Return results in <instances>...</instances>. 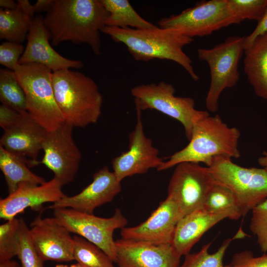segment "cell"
I'll use <instances>...</instances> for the list:
<instances>
[{"label":"cell","mask_w":267,"mask_h":267,"mask_svg":"<svg viewBox=\"0 0 267 267\" xmlns=\"http://www.w3.org/2000/svg\"><path fill=\"white\" fill-rule=\"evenodd\" d=\"M108 16L101 0H54L43 21L52 45L65 41L86 44L98 55L101 54L100 32Z\"/></svg>","instance_id":"1"},{"label":"cell","mask_w":267,"mask_h":267,"mask_svg":"<svg viewBox=\"0 0 267 267\" xmlns=\"http://www.w3.org/2000/svg\"><path fill=\"white\" fill-rule=\"evenodd\" d=\"M101 32L116 43H123L136 61L149 62L154 59L174 61L181 66L194 81L199 77L192 65V60L183 51L193 38L179 31L157 27L150 29L120 28L105 26Z\"/></svg>","instance_id":"2"},{"label":"cell","mask_w":267,"mask_h":267,"mask_svg":"<svg viewBox=\"0 0 267 267\" xmlns=\"http://www.w3.org/2000/svg\"><path fill=\"white\" fill-rule=\"evenodd\" d=\"M240 136L237 128L228 126L219 115L209 114L195 122L188 144L166 157L157 170L165 171L182 162L203 163L208 167L218 156L239 158Z\"/></svg>","instance_id":"3"},{"label":"cell","mask_w":267,"mask_h":267,"mask_svg":"<svg viewBox=\"0 0 267 267\" xmlns=\"http://www.w3.org/2000/svg\"><path fill=\"white\" fill-rule=\"evenodd\" d=\"M52 81L56 102L66 122L74 127L84 128L98 121L103 96L91 78L66 69L53 72Z\"/></svg>","instance_id":"4"},{"label":"cell","mask_w":267,"mask_h":267,"mask_svg":"<svg viewBox=\"0 0 267 267\" xmlns=\"http://www.w3.org/2000/svg\"><path fill=\"white\" fill-rule=\"evenodd\" d=\"M14 72L24 92L29 116L47 132L58 129L65 121L55 99L52 70L29 63L18 64Z\"/></svg>","instance_id":"5"},{"label":"cell","mask_w":267,"mask_h":267,"mask_svg":"<svg viewBox=\"0 0 267 267\" xmlns=\"http://www.w3.org/2000/svg\"><path fill=\"white\" fill-rule=\"evenodd\" d=\"M215 181L234 194L242 216L267 197V170L245 168L224 156L214 158L208 167Z\"/></svg>","instance_id":"6"},{"label":"cell","mask_w":267,"mask_h":267,"mask_svg":"<svg viewBox=\"0 0 267 267\" xmlns=\"http://www.w3.org/2000/svg\"><path fill=\"white\" fill-rule=\"evenodd\" d=\"M244 38L230 36L211 48L197 49L199 59L207 62L210 68L211 82L205 106L211 112L218 111L223 90L233 87L239 80L238 66L244 51Z\"/></svg>","instance_id":"7"},{"label":"cell","mask_w":267,"mask_h":267,"mask_svg":"<svg viewBox=\"0 0 267 267\" xmlns=\"http://www.w3.org/2000/svg\"><path fill=\"white\" fill-rule=\"evenodd\" d=\"M175 92L172 84L164 81L136 86L131 89L136 109L157 110L177 120L189 140L195 122L209 113L196 109L192 98L176 96Z\"/></svg>","instance_id":"8"},{"label":"cell","mask_w":267,"mask_h":267,"mask_svg":"<svg viewBox=\"0 0 267 267\" xmlns=\"http://www.w3.org/2000/svg\"><path fill=\"white\" fill-rule=\"evenodd\" d=\"M228 0H202L181 13L163 17L158 22L161 28L177 30L193 38L203 37L232 24H239Z\"/></svg>","instance_id":"9"},{"label":"cell","mask_w":267,"mask_h":267,"mask_svg":"<svg viewBox=\"0 0 267 267\" xmlns=\"http://www.w3.org/2000/svg\"><path fill=\"white\" fill-rule=\"evenodd\" d=\"M53 210L54 217L71 233L77 234L95 245L115 262L113 233L116 229L125 227L128 223L120 209H116L110 218L99 217L71 208Z\"/></svg>","instance_id":"10"},{"label":"cell","mask_w":267,"mask_h":267,"mask_svg":"<svg viewBox=\"0 0 267 267\" xmlns=\"http://www.w3.org/2000/svg\"><path fill=\"white\" fill-rule=\"evenodd\" d=\"M215 181L208 167L182 162L176 166L168 187V196L177 203L180 219L203 208L205 198Z\"/></svg>","instance_id":"11"},{"label":"cell","mask_w":267,"mask_h":267,"mask_svg":"<svg viewBox=\"0 0 267 267\" xmlns=\"http://www.w3.org/2000/svg\"><path fill=\"white\" fill-rule=\"evenodd\" d=\"M74 127L65 122L58 129L47 132L42 145L44 164L64 185L72 181L78 171L81 153L73 136Z\"/></svg>","instance_id":"12"},{"label":"cell","mask_w":267,"mask_h":267,"mask_svg":"<svg viewBox=\"0 0 267 267\" xmlns=\"http://www.w3.org/2000/svg\"><path fill=\"white\" fill-rule=\"evenodd\" d=\"M136 110V123L129 136V149L112 161L113 172L120 182L129 177L146 174L151 169L157 170L164 161L145 134L141 111Z\"/></svg>","instance_id":"13"},{"label":"cell","mask_w":267,"mask_h":267,"mask_svg":"<svg viewBox=\"0 0 267 267\" xmlns=\"http://www.w3.org/2000/svg\"><path fill=\"white\" fill-rule=\"evenodd\" d=\"M29 233L33 244L44 261L68 262L74 260L73 237L54 217L37 216L31 223Z\"/></svg>","instance_id":"14"},{"label":"cell","mask_w":267,"mask_h":267,"mask_svg":"<svg viewBox=\"0 0 267 267\" xmlns=\"http://www.w3.org/2000/svg\"><path fill=\"white\" fill-rule=\"evenodd\" d=\"M119 267H179L180 256L172 244H153L124 239L115 241Z\"/></svg>","instance_id":"15"},{"label":"cell","mask_w":267,"mask_h":267,"mask_svg":"<svg viewBox=\"0 0 267 267\" xmlns=\"http://www.w3.org/2000/svg\"><path fill=\"white\" fill-rule=\"evenodd\" d=\"M180 220L177 203L167 196L146 220L136 226L122 228L121 235L124 239L153 244H172Z\"/></svg>","instance_id":"16"},{"label":"cell","mask_w":267,"mask_h":267,"mask_svg":"<svg viewBox=\"0 0 267 267\" xmlns=\"http://www.w3.org/2000/svg\"><path fill=\"white\" fill-rule=\"evenodd\" d=\"M121 182L113 172L104 166L93 174L92 182L81 192L72 196L65 195L48 208H71L93 214L97 207L111 202L121 191Z\"/></svg>","instance_id":"17"},{"label":"cell","mask_w":267,"mask_h":267,"mask_svg":"<svg viewBox=\"0 0 267 267\" xmlns=\"http://www.w3.org/2000/svg\"><path fill=\"white\" fill-rule=\"evenodd\" d=\"M62 186L54 177L42 184H20L15 191L0 200V219L6 221L13 219L28 208L42 211L43 204L54 203L65 195L62 191Z\"/></svg>","instance_id":"18"},{"label":"cell","mask_w":267,"mask_h":267,"mask_svg":"<svg viewBox=\"0 0 267 267\" xmlns=\"http://www.w3.org/2000/svg\"><path fill=\"white\" fill-rule=\"evenodd\" d=\"M44 16L33 18L27 37V44L19 61V64L36 63L44 65L52 71L84 66L79 60L66 58L56 52L49 44L50 35L44 23Z\"/></svg>","instance_id":"19"},{"label":"cell","mask_w":267,"mask_h":267,"mask_svg":"<svg viewBox=\"0 0 267 267\" xmlns=\"http://www.w3.org/2000/svg\"><path fill=\"white\" fill-rule=\"evenodd\" d=\"M3 131L0 146L25 160L29 167L40 164L37 158L47 132L28 113L20 114L16 122Z\"/></svg>","instance_id":"20"},{"label":"cell","mask_w":267,"mask_h":267,"mask_svg":"<svg viewBox=\"0 0 267 267\" xmlns=\"http://www.w3.org/2000/svg\"><path fill=\"white\" fill-rule=\"evenodd\" d=\"M225 218L228 219L226 214L211 213L203 208L185 216L176 225L172 246L180 256H185L206 232Z\"/></svg>","instance_id":"21"},{"label":"cell","mask_w":267,"mask_h":267,"mask_svg":"<svg viewBox=\"0 0 267 267\" xmlns=\"http://www.w3.org/2000/svg\"><path fill=\"white\" fill-rule=\"evenodd\" d=\"M244 71L259 97L267 100V32L244 49Z\"/></svg>","instance_id":"22"},{"label":"cell","mask_w":267,"mask_h":267,"mask_svg":"<svg viewBox=\"0 0 267 267\" xmlns=\"http://www.w3.org/2000/svg\"><path fill=\"white\" fill-rule=\"evenodd\" d=\"M0 169L4 177L9 194L15 191L22 183L42 184L45 182L44 178L29 169L25 160L0 145Z\"/></svg>","instance_id":"23"},{"label":"cell","mask_w":267,"mask_h":267,"mask_svg":"<svg viewBox=\"0 0 267 267\" xmlns=\"http://www.w3.org/2000/svg\"><path fill=\"white\" fill-rule=\"evenodd\" d=\"M101 1L109 13L106 26L137 29H150L158 27L141 17L128 0Z\"/></svg>","instance_id":"24"},{"label":"cell","mask_w":267,"mask_h":267,"mask_svg":"<svg viewBox=\"0 0 267 267\" xmlns=\"http://www.w3.org/2000/svg\"><path fill=\"white\" fill-rule=\"evenodd\" d=\"M203 209L214 214H225L228 219L236 220L242 216L237 200L226 186L215 182L205 198Z\"/></svg>","instance_id":"25"},{"label":"cell","mask_w":267,"mask_h":267,"mask_svg":"<svg viewBox=\"0 0 267 267\" xmlns=\"http://www.w3.org/2000/svg\"><path fill=\"white\" fill-rule=\"evenodd\" d=\"M33 18L17 8L0 10V39L18 44L27 39Z\"/></svg>","instance_id":"26"},{"label":"cell","mask_w":267,"mask_h":267,"mask_svg":"<svg viewBox=\"0 0 267 267\" xmlns=\"http://www.w3.org/2000/svg\"><path fill=\"white\" fill-rule=\"evenodd\" d=\"M0 101L19 114L28 113L24 92L13 71L0 69Z\"/></svg>","instance_id":"27"},{"label":"cell","mask_w":267,"mask_h":267,"mask_svg":"<svg viewBox=\"0 0 267 267\" xmlns=\"http://www.w3.org/2000/svg\"><path fill=\"white\" fill-rule=\"evenodd\" d=\"M73 258L84 267H114L102 250L81 236H74Z\"/></svg>","instance_id":"28"},{"label":"cell","mask_w":267,"mask_h":267,"mask_svg":"<svg viewBox=\"0 0 267 267\" xmlns=\"http://www.w3.org/2000/svg\"><path fill=\"white\" fill-rule=\"evenodd\" d=\"M232 239L227 238L218 250L213 254L209 253L211 243L205 244L199 251L186 255L184 261L179 267H230L224 266L223 258Z\"/></svg>","instance_id":"29"},{"label":"cell","mask_w":267,"mask_h":267,"mask_svg":"<svg viewBox=\"0 0 267 267\" xmlns=\"http://www.w3.org/2000/svg\"><path fill=\"white\" fill-rule=\"evenodd\" d=\"M20 219L6 221L0 225V262L17 256L19 242Z\"/></svg>","instance_id":"30"},{"label":"cell","mask_w":267,"mask_h":267,"mask_svg":"<svg viewBox=\"0 0 267 267\" xmlns=\"http://www.w3.org/2000/svg\"><path fill=\"white\" fill-rule=\"evenodd\" d=\"M19 248L17 256L20 267H44V261L38 255L32 241L29 228L22 218L20 219Z\"/></svg>","instance_id":"31"},{"label":"cell","mask_w":267,"mask_h":267,"mask_svg":"<svg viewBox=\"0 0 267 267\" xmlns=\"http://www.w3.org/2000/svg\"><path fill=\"white\" fill-rule=\"evenodd\" d=\"M230 9L241 22L245 19L258 22L267 5V0H228Z\"/></svg>","instance_id":"32"},{"label":"cell","mask_w":267,"mask_h":267,"mask_svg":"<svg viewBox=\"0 0 267 267\" xmlns=\"http://www.w3.org/2000/svg\"><path fill=\"white\" fill-rule=\"evenodd\" d=\"M250 229L257 236V243L262 252H267V199L252 210Z\"/></svg>","instance_id":"33"},{"label":"cell","mask_w":267,"mask_h":267,"mask_svg":"<svg viewBox=\"0 0 267 267\" xmlns=\"http://www.w3.org/2000/svg\"><path fill=\"white\" fill-rule=\"evenodd\" d=\"M21 44L6 41L0 45V63L8 69L13 71L24 51Z\"/></svg>","instance_id":"34"},{"label":"cell","mask_w":267,"mask_h":267,"mask_svg":"<svg viewBox=\"0 0 267 267\" xmlns=\"http://www.w3.org/2000/svg\"><path fill=\"white\" fill-rule=\"evenodd\" d=\"M229 265L230 267H267V255L254 257L251 252L245 251L236 254Z\"/></svg>","instance_id":"35"},{"label":"cell","mask_w":267,"mask_h":267,"mask_svg":"<svg viewBox=\"0 0 267 267\" xmlns=\"http://www.w3.org/2000/svg\"><path fill=\"white\" fill-rule=\"evenodd\" d=\"M266 32H267V5L254 31L249 35L245 37L244 49L249 47L258 37Z\"/></svg>","instance_id":"36"},{"label":"cell","mask_w":267,"mask_h":267,"mask_svg":"<svg viewBox=\"0 0 267 267\" xmlns=\"http://www.w3.org/2000/svg\"><path fill=\"white\" fill-rule=\"evenodd\" d=\"M20 114L3 104L0 105V126L4 130L14 124Z\"/></svg>","instance_id":"37"},{"label":"cell","mask_w":267,"mask_h":267,"mask_svg":"<svg viewBox=\"0 0 267 267\" xmlns=\"http://www.w3.org/2000/svg\"><path fill=\"white\" fill-rule=\"evenodd\" d=\"M17 8L32 18H34L35 11L33 5L28 0H18Z\"/></svg>","instance_id":"38"},{"label":"cell","mask_w":267,"mask_h":267,"mask_svg":"<svg viewBox=\"0 0 267 267\" xmlns=\"http://www.w3.org/2000/svg\"><path fill=\"white\" fill-rule=\"evenodd\" d=\"M54 0H38L33 5L35 12H47L51 8Z\"/></svg>","instance_id":"39"},{"label":"cell","mask_w":267,"mask_h":267,"mask_svg":"<svg viewBox=\"0 0 267 267\" xmlns=\"http://www.w3.org/2000/svg\"><path fill=\"white\" fill-rule=\"evenodd\" d=\"M17 2L13 0H0V6L7 10H13L17 7Z\"/></svg>","instance_id":"40"},{"label":"cell","mask_w":267,"mask_h":267,"mask_svg":"<svg viewBox=\"0 0 267 267\" xmlns=\"http://www.w3.org/2000/svg\"><path fill=\"white\" fill-rule=\"evenodd\" d=\"M0 267H20L16 261L11 260L0 262Z\"/></svg>","instance_id":"41"},{"label":"cell","mask_w":267,"mask_h":267,"mask_svg":"<svg viewBox=\"0 0 267 267\" xmlns=\"http://www.w3.org/2000/svg\"><path fill=\"white\" fill-rule=\"evenodd\" d=\"M69 267H84V266H83L82 265H81V264H80L78 263H77L74 264H72Z\"/></svg>","instance_id":"42"},{"label":"cell","mask_w":267,"mask_h":267,"mask_svg":"<svg viewBox=\"0 0 267 267\" xmlns=\"http://www.w3.org/2000/svg\"><path fill=\"white\" fill-rule=\"evenodd\" d=\"M55 267H70L66 265L59 264V265H56Z\"/></svg>","instance_id":"43"}]
</instances>
